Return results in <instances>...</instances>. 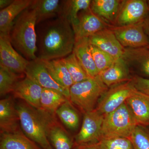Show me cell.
Instances as JSON below:
<instances>
[{
	"label": "cell",
	"instance_id": "1",
	"mask_svg": "<svg viewBox=\"0 0 149 149\" xmlns=\"http://www.w3.org/2000/svg\"><path fill=\"white\" fill-rule=\"evenodd\" d=\"M37 58L44 61L63 58L72 53L75 44L74 31L67 19L58 17L44 24L40 30Z\"/></svg>",
	"mask_w": 149,
	"mask_h": 149
},
{
	"label": "cell",
	"instance_id": "2",
	"mask_svg": "<svg viewBox=\"0 0 149 149\" xmlns=\"http://www.w3.org/2000/svg\"><path fill=\"white\" fill-rule=\"evenodd\" d=\"M32 5L17 17L9 34L13 47L29 61L37 58V19L36 11Z\"/></svg>",
	"mask_w": 149,
	"mask_h": 149
},
{
	"label": "cell",
	"instance_id": "3",
	"mask_svg": "<svg viewBox=\"0 0 149 149\" xmlns=\"http://www.w3.org/2000/svg\"><path fill=\"white\" fill-rule=\"evenodd\" d=\"M22 132L42 149H53L48 136V126L52 114L37 109L28 104L15 106Z\"/></svg>",
	"mask_w": 149,
	"mask_h": 149
},
{
	"label": "cell",
	"instance_id": "4",
	"mask_svg": "<svg viewBox=\"0 0 149 149\" xmlns=\"http://www.w3.org/2000/svg\"><path fill=\"white\" fill-rule=\"evenodd\" d=\"M137 125L125 102L117 109L104 116L100 141L117 138L129 139Z\"/></svg>",
	"mask_w": 149,
	"mask_h": 149
},
{
	"label": "cell",
	"instance_id": "5",
	"mask_svg": "<svg viewBox=\"0 0 149 149\" xmlns=\"http://www.w3.org/2000/svg\"><path fill=\"white\" fill-rule=\"evenodd\" d=\"M108 89L98 75L73 84L70 88L69 100L85 113L95 109L96 104Z\"/></svg>",
	"mask_w": 149,
	"mask_h": 149
},
{
	"label": "cell",
	"instance_id": "6",
	"mask_svg": "<svg viewBox=\"0 0 149 149\" xmlns=\"http://www.w3.org/2000/svg\"><path fill=\"white\" fill-rule=\"evenodd\" d=\"M136 90L132 79L112 86L101 97L95 109L104 116L124 103Z\"/></svg>",
	"mask_w": 149,
	"mask_h": 149
},
{
	"label": "cell",
	"instance_id": "7",
	"mask_svg": "<svg viewBox=\"0 0 149 149\" xmlns=\"http://www.w3.org/2000/svg\"><path fill=\"white\" fill-rule=\"evenodd\" d=\"M104 116L95 109L84 113L82 126L75 138V146H80L98 143Z\"/></svg>",
	"mask_w": 149,
	"mask_h": 149
},
{
	"label": "cell",
	"instance_id": "8",
	"mask_svg": "<svg viewBox=\"0 0 149 149\" xmlns=\"http://www.w3.org/2000/svg\"><path fill=\"white\" fill-rule=\"evenodd\" d=\"M110 29L123 47L149 48V40L143 22L127 26H112Z\"/></svg>",
	"mask_w": 149,
	"mask_h": 149
},
{
	"label": "cell",
	"instance_id": "9",
	"mask_svg": "<svg viewBox=\"0 0 149 149\" xmlns=\"http://www.w3.org/2000/svg\"><path fill=\"white\" fill-rule=\"evenodd\" d=\"M149 13L148 1H123L113 26H127L143 22Z\"/></svg>",
	"mask_w": 149,
	"mask_h": 149
},
{
	"label": "cell",
	"instance_id": "10",
	"mask_svg": "<svg viewBox=\"0 0 149 149\" xmlns=\"http://www.w3.org/2000/svg\"><path fill=\"white\" fill-rule=\"evenodd\" d=\"M24 73L26 77L42 88L58 91L69 100V90L64 88L54 79L42 60L37 58L29 61Z\"/></svg>",
	"mask_w": 149,
	"mask_h": 149
},
{
	"label": "cell",
	"instance_id": "11",
	"mask_svg": "<svg viewBox=\"0 0 149 149\" xmlns=\"http://www.w3.org/2000/svg\"><path fill=\"white\" fill-rule=\"evenodd\" d=\"M29 61L18 53L11 43L9 34L0 33V65L21 74L25 72Z\"/></svg>",
	"mask_w": 149,
	"mask_h": 149
},
{
	"label": "cell",
	"instance_id": "12",
	"mask_svg": "<svg viewBox=\"0 0 149 149\" xmlns=\"http://www.w3.org/2000/svg\"><path fill=\"white\" fill-rule=\"evenodd\" d=\"M111 26L89 8L80 12L78 15L77 23L72 27L76 41L89 38L97 32Z\"/></svg>",
	"mask_w": 149,
	"mask_h": 149
},
{
	"label": "cell",
	"instance_id": "13",
	"mask_svg": "<svg viewBox=\"0 0 149 149\" xmlns=\"http://www.w3.org/2000/svg\"><path fill=\"white\" fill-rule=\"evenodd\" d=\"M89 39L91 45L108 54L115 59L123 57L125 48L121 45L110 28L97 32Z\"/></svg>",
	"mask_w": 149,
	"mask_h": 149
},
{
	"label": "cell",
	"instance_id": "14",
	"mask_svg": "<svg viewBox=\"0 0 149 149\" xmlns=\"http://www.w3.org/2000/svg\"><path fill=\"white\" fill-rule=\"evenodd\" d=\"M43 88L27 77L18 81L13 88L15 97L23 100L30 106L40 109Z\"/></svg>",
	"mask_w": 149,
	"mask_h": 149
},
{
	"label": "cell",
	"instance_id": "15",
	"mask_svg": "<svg viewBox=\"0 0 149 149\" xmlns=\"http://www.w3.org/2000/svg\"><path fill=\"white\" fill-rule=\"evenodd\" d=\"M125 103L137 125L143 127L149 126V96L136 90Z\"/></svg>",
	"mask_w": 149,
	"mask_h": 149
},
{
	"label": "cell",
	"instance_id": "16",
	"mask_svg": "<svg viewBox=\"0 0 149 149\" xmlns=\"http://www.w3.org/2000/svg\"><path fill=\"white\" fill-rule=\"evenodd\" d=\"M98 76L108 88L127 82L132 78L129 67L123 58L116 59L110 67L100 72Z\"/></svg>",
	"mask_w": 149,
	"mask_h": 149
},
{
	"label": "cell",
	"instance_id": "17",
	"mask_svg": "<svg viewBox=\"0 0 149 149\" xmlns=\"http://www.w3.org/2000/svg\"><path fill=\"white\" fill-rule=\"evenodd\" d=\"M123 58L130 70H135L142 76L149 79V48H125Z\"/></svg>",
	"mask_w": 149,
	"mask_h": 149
},
{
	"label": "cell",
	"instance_id": "18",
	"mask_svg": "<svg viewBox=\"0 0 149 149\" xmlns=\"http://www.w3.org/2000/svg\"><path fill=\"white\" fill-rule=\"evenodd\" d=\"M13 100L10 97L0 101L1 133H13L18 131V114Z\"/></svg>",
	"mask_w": 149,
	"mask_h": 149
},
{
	"label": "cell",
	"instance_id": "19",
	"mask_svg": "<svg viewBox=\"0 0 149 149\" xmlns=\"http://www.w3.org/2000/svg\"><path fill=\"white\" fill-rule=\"evenodd\" d=\"M32 0H14L13 2L0 11V33L9 34L15 19L31 6Z\"/></svg>",
	"mask_w": 149,
	"mask_h": 149
},
{
	"label": "cell",
	"instance_id": "20",
	"mask_svg": "<svg viewBox=\"0 0 149 149\" xmlns=\"http://www.w3.org/2000/svg\"><path fill=\"white\" fill-rule=\"evenodd\" d=\"M89 38L75 41L73 53L89 77L94 78L99 72L96 68L91 52Z\"/></svg>",
	"mask_w": 149,
	"mask_h": 149
},
{
	"label": "cell",
	"instance_id": "21",
	"mask_svg": "<svg viewBox=\"0 0 149 149\" xmlns=\"http://www.w3.org/2000/svg\"><path fill=\"white\" fill-rule=\"evenodd\" d=\"M123 1L93 0L91 2V10L104 21L113 26Z\"/></svg>",
	"mask_w": 149,
	"mask_h": 149
},
{
	"label": "cell",
	"instance_id": "22",
	"mask_svg": "<svg viewBox=\"0 0 149 149\" xmlns=\"http://www.w3.org/2000/svg\"><path fill=\"white\" fill-rule=\"evenodd\" d=\"M1 134L0 149H42L19 130Z\"/></svg>",
	"mask_w": 149,
	"mask_h": 149
},
{
	"label": "cell",
	"instance_id": "23",
	"mask_svg": "<svg viewBox=\"0 0 149 149\" xmlns=\"http://www.w3.org/2000/svg\"><path fill=\"white\" fill-rule=\"evenodd\" d=\"M63 1L59 0L33 1L32 5L36 11V24L49 19L59 17L61 12Z\"/></svg>",
	"mask_w": 149,
	"mask_h": 149
},
{
	"label": "cell",
	"instance_id": "24",
	"mask_svg": "<svg viewBox=\"0 0 149 149\" xmlns=\"http://www.w3.org/2000/svg\"><path fill=\"white\" fill-rule=\"evenodd\" d=\"M48 71L56 82L67 90L74 84L63 58L44 61Z\"/></svg>",
	"mask_w": 149,
	"mask_h": 149
},
{
	"label": "cell",
	"instance_id": "25",
	"mask_svg": "<svg viewBox=\"0 0 149 149\" xmlns=\"http://www.w3.org/2000/svg\"><path fill=\"white\" fill-rule=\"evenodd\" d=\"M53 118H51L48 129V139L53 149H73L72 139L64 129L57 125Z\"/></svg>",
	"mask_w": 149,
	"mask_h": 149
},
{
	"label": "cell",
	"instance_id": "26",
	"mask_svg": "<svg viewBox=\"0 0 149 149\" xmlns=\"http://www.w3.org/2000/svg\"><path fill=\"white\" fill-rule=\"evenodd\" d=\"M68 99L60 92L53 89L43 88L40 99V109L50 114L56 113L58 109Z\"/></svg>",
	"mask_w": 149,
	"mask_h": 149
},
{
	"label": "cell",
	"instance_id": "27",
	"mask_svg": "<svg viewBox=\"0 0 149 149\" xmlns=\"http://www.w3.org/2000/svg\"><path fill=\"white\" fill-rule=\"evenodd\" d=\"M91 2V0L63 1L59 17L67 19L72 27L77 23L78 15L80 12L90 8Z\"/></svg>",
	"mask_w": 149,
	"mask_h": 149
},
{
	"label": "cell",
	"instance_id": "28",
	"mask_svg": "<svg viewBox=\"0 0 149 149\" xmlns=\"http://www.w3.org/2000/svg\"><path fill=\"white\" fill-rule=\"evenodd\" d=\"M61 122L71 130H75L78 127L80 118L77 111L71 106L69 100L62 104L56 111Z\"/></svg>",
	"mask_w": 149,
	"mask_h": 149
},
{
	"label": "cell",
	"instance_id": "29",
	"mask_svg": "<svg viewBox=\"0 0 149 149\" xmlns=\"http://www.w3.org/2000/svg\"><path fill=\"white\" fill-rule=\"evenodd\" d=\"M63 59L74 84L91 78L83 69L73 53Z\"/></svg>",
	"mask_w": 149,
	"mask_h": 149
},
{
	"label": "cell",
	"instance_id": "30",
	"mask_svg": "<svg viewBox=\"0 0 149 149\" xmlns=\"http://www.w3.org/2000/svg\"><path fill=\"white\" fill-rule=\"evenodd\" d=\"M18 74L0 65V95L3 97L13 92L19 81Z\"/></svg>",
	"mask_w": 149,
	"mask_h": 149
},
{
	"label": "cell",
	"instance_id": "31",
	"mask_svg": "<svg viewBox=\"0 0 149 149\" xmlns=\"http://www.w3.org/2000/svg\"><path fill=\"white\" fill-rule=\"evenodd\" d=\"M90 47L93 60L99 73L109 68L116 60L108 54L95 46L91 44Z\"/></svg>",
	"mask_w": 149,
	"mask_h": 149
},
{
	"label": "cell",
	"instance_id": "32",
	"mask_svg": "<svg viewBox=\"0 0 149 149\" xmlns=\"http://www.w3.org/2000/svg\"><path fill=\"white\" fill-rule=\"evenodd\" d=\"M129 139L133 149H149V132L145 127L137 125Z\"/></svg>",
	"mask_w": 149,
	"mask_h": 149
},
{
	"label": "cell",
	"instance_id": "33",
	"mask_svg": "<svg viewBox=\"0 0 149 149\" xmlns=\"http://www.w3.org/2000/svg\"><path fill=\"white\" fill-rule=\"evenodd\" d=\"M98 143L100 149H133L131 141L128 138L105 139Z\"/></svg>",
	"mask_w": 149,
	"mask_h": 149
},
{
	"label": "cell",
	"instance_id": "34",
	"mask_svg": "<svg viewBox=\"0 0 149 149\" xmlns=\"http://www.w3.org/2000/svg\"><path fill=\"white\" fill-rule=\"evenodd\" d=\"M132 80L136 90L149 96V79L136 75Z\"/></svg>",
	"mask_w": 149,
	"mask_h": 149
},
{
	"label": "cell",
	"instance_id": "35",
	"mask_svg": "<svg viewBox=\"0 0 149 149\" xmlns=\"http://www.w3.org/2000/svg\"><path fill=\"white\" fill-rule=\"evenodd\" d=\"M75 149H100L98 143L83 145V146H75Z\"/></svg>",
	"mask_w": 149,
	"mask_h": 149
},
{
	"label": "cell",
	"instance_id": "36",
	"mask_svg": "<svg viewBox=\"0 0 149 149\" xmlns=\"http://www.w3.org/2000/svg\"><path fill=\"white\" fill-rule=\"evenodd\" d=\"M143 24L144 31L149 40V13L143 22Z\"/></svg>",
	"mask_w": 149,
	"mask_h": 149
},
{
	"label": "cell",
	"instance_id": "37",
	"mask_svg": "<svg viewBox=\"0 0 149 149\" xmlns=\"http://www.w3.org/2000/svg\"><path fill=\"white\" fill-rule=\"evenodd\" d=\"M14 0H1L0 1V9L1 10L6 8L13 2Z\"/></svg>",
	"mask_w": 149,
	"mask_h": 149
},
{
	"label": "cell",
	"instance_id": "38",
	"mask_svg": "<svg viewBox=\"0 0 149 149\" xmlns=\"http://www.w3.org/2000/svg\"><path fill=\"white\" fill-rule=\"evenodd\" d=\"M148 4L149 7V1H148Z\"/></svg>",
	"mask_w": 149,
	"mask_h": 149
}]
</instances>
